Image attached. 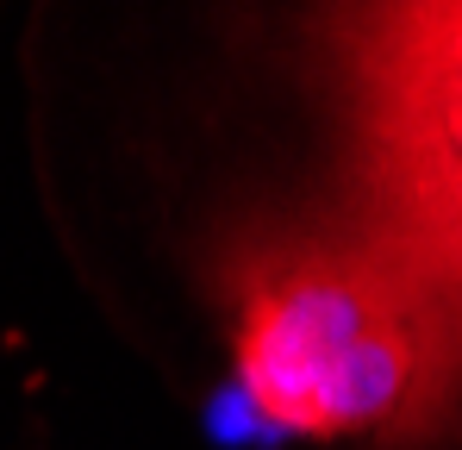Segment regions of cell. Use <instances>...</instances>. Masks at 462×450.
Instances as JSON below:
<instances>
[{
	"label": "cell",
	"mask_w": 462,
	"mask_h": 450,
	"mask_svg": "<svg viewBox=\"0 0 462 450\" xmlns=\"http://www.w3.org/2000/svg\"><path fill=\"white\" fill-rule=\"evenodd\" d=\"M237 381L300 438L431 445L462 407V332L375 231L263 220L219 250Z\"/></svg>",
	"instance_id": "6da1fadb"
},
{
	"label": "cell",
	"mask_w": 462,
	"mask_h": 450,
	"mask_svg": "<svg viewBox=\"0 0 462 450\" xmlns=\"http://www.w3.org/2000/svg\"><path fill=\"white\" fill-rule=\"evenodd\" d=\"M350 220L431 288L462 332V6H350L325 19Z\"/></svg>",
	"instance_id": "7a4b0ae2"
}]
</instances>
